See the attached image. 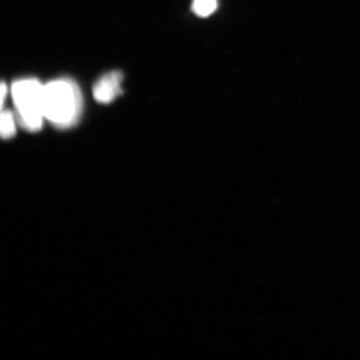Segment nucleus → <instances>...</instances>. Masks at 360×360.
<instances>
[{
  "label": "nucleus",
  "mask_w": 360,
  "mask_h": 360,
  "mask_svg": "<svg viewBox=\"0 0 360 360\" xmlns=\"http://www.w3.org/2000/svg\"><path fill=\"white\" fill-rule=\"evenodd\" d=\"M217 8V0H193V13L201 18L212 15Z\"/></svg>",
  "instance_id": "5"
},
{
  "label": "nucleus",
  "mask_w": 360,
  "mask_h": 360,
  "mask_svg": "<svg viewBox=\"0 0 360 360\" xmlns=\"http://www.w3.org/2000/svg\"><path fill=\"white\" fill-rule=\"evenodd\" d=\"M82 91L73 80L61 78L44 85V117L54 127H73L82 115Z\"/></svg>",
  "instance_id": "1"
},
{
  "label": "nucleus",
  "mask_w": 360,
  "mask_h": 360,
  "mask_svg": "<svg viewBox=\"0 0 360 360\" xmlns=\"http://www.w3.org/2000/svg\"><path fill=\"white\" fill-rule=\"evenodd\" d=\"M0 122H1L0 129H1L2 139H8L15 134V118L11 111H2Z\"/></svg>",
  "instance_id": "4"
},
{
  "label": "nucleus",
  "mask_w": 360,
  "mask_h": 360,
  "mask_svg": "<svg viewBox=\"0 0 360 360\" xmlns=\"http://www.w3.org/2000/svg\"><path fill=\"white\" fill-rule=\"evenodd\" d=\"M123 75L122 71H110L103 75L94 86V99L99 103L108 104L122 94Z\"/></svg>",
  "instance_id": "3"
},
{
  "label": "nucleus",
  "mask_w": 360,
  "mask_h": 360,
  "mask_svg": "<svg viewBox=\"0 0 360 360\" xmlns=\"http://www.w3.org/2000/svg\"><path fill=\"white\" fill-rule=\"evenodd\" d=\"M44 87L34 78L18 80L11 87L18 122L30 131L41 129L44 123Z\"/></svg>",
  "instance_id": "2"
},
{
  "label": "nucleus",
  "mask_w": 360,
  "mask_h": 360,
  "mask_svg": "<svg viewBox=\"0 0 360 360\" xmlns=\"http://www.w3.org/2000/svg\"><path fill=\"white\" fill-rule=\"evenodd\" d=\"M0 91H1V106H4V99H6L7 94V87L6 84H1V87H0Z\"/></svg>",
  "instance_id": "6"
}]
</instances>
